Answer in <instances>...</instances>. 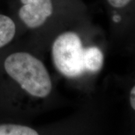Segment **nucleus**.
<instances>
[{"mask_svg":"<svg viewBox=\"0 0 135 135\" xmlns=\"http://www.w3.org/2000/svg\"><path fill=\"white\" fill-rule=\"evenodd\" d=\"M52 56L56 68L63 76L74 78L86 72L100 71L104 55L98 47H84L79 35L73 32L61 34L52 46Z\"/></svg>","mask_w":135,"mask_h":135,"instance_id":"1","label":"nucleus"},{"mask_svg":"<svg viewBox=\"0 0 135 135\" xmlns=\"http://www.w3.org/2000/svg\"><path fill=\"white\" fill-rule=\"evenodd\" d=\"M5 71L26 92L38 98H45L52 90V81L41 61L28 53L10 55L4 63Z\"/></svg>","mask_w":135,"mask_h":135,"instance_id":"2","label":"nucleus"},{"mask_svg":"<svg viewBox=\"0 0 135 135\" xmlns=\"http://www.w3.org/2000/svg\"><path fill=\"white\" fill-rule=\"evenodd\" d=\"M20 2L23 5L18 13L20 18L30 29L41 26L53 14L52 0H20Z\"/></svg>","mask_w":135,"mask_h":135,"instance_id":"3","label":"nucleus"},{"mask_svg":"<svg viewBox=\"0 0 135 135\" xmlns=\"http://www.w3.org/2000/svg\"><path fill=\"white\" fill-rule=\"evenodd\" d=\"M16 32L15 22L9 17L0 15V48L11 42Z\"/></svg>","mask_w":135,"mask_h":135,"instance_id":"4","label":"nucleus"},{"mask_svg":"<svg viewBox=\"0 0 135 135\" xmlns=\"http://www.w3.org/2000/svg\"><path fill=\"white\" fill-rule=\"evenodd\" d=\"M0 135H39L36 131L27 126L5 124L0 125Z\"/></svg>","mask_w":135,"mask_h":135,"instance_id":"5","label":"nucleus"},{"mask_svg":"<svg viewBox=\"0 0 135 135\" xmlns=\"http://www.w3.org/2000/svg\"><path fill=\"white\" fill-rule=\"evenodd\" d=\"M132 0H107L109 4L114 8H123L129 4Z\"/></svg>","mask_w":135,"mask_h":135,"instance_id":"6","label":"nucleus"},{"mask_svg":"<svg viewBox=\"0 0 135 135\" xmlns=\"http://www.w3.org/2000/svg\"><path fill=\"white\" fill-rule=\"evenodd\" d=\"M134 95H135V87L134 86L132 88L131 91V96H130V101L131 107L134 110L135 109V101H134Z\"/></svg>","mask_w":135,"mask_h":135,"instance_id":"7","label":"nucleus"}]
</instances>
